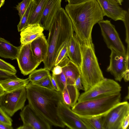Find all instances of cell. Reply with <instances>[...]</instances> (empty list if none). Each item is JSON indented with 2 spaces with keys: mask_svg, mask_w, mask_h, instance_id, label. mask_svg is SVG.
<instances>
[{
  "mask_svg": "<svg viewBox=\"0 0 129 129\" xmlns=\"http://www.w3.org/2000/svg\"><path fill=\"white\" fill-rule=\"evenodd\" d=\"M25 87L28 104L36 113L51 126L64 127L58 114L59 104L63 101L61 93L30 82Z\"/></svg>",
  "mask_w": 129,
  "mask_h": 129,
  "instance_id": "1",
  "label": "cell"
},
{
  "mask_svg": "<svg viewBox=\"0 0 129 129\" xmlns=\"http://www.w3.org/2000/svg\"><path fill=\"white\" fill-rule=\"evenodd\" d=\"M65 10L72 22L74 31L80 42L92 41L93 26L103 20V11L96 0L75 5H67Z\"/></svg>",
  "mask_w": 129,
  "mask_h": 129,
  "instance_id": "2",
  "label": "cell"
},
{
  "mask_svg": "<svg viewBox=\"0 0 129 129\" xmlns=\"http://www.w3.org/2000/svg\"><path fill=\"white\" fill-rule=\"evenodd\" d=\"M48 30V51L43 62L44 68L50 71L54 66L60 49L65 42L69 41L74 33L71 20L63 8H61L55 16Z\"/></svg>",
  "mask_w": 129,
  "mask_h": 129,
  "instance_id": "3",
  "label": "cell"
},
{
  "mask_svg": "<svg viewBox=\"0 0 129 129\" xmlns=\"http://www.w3.org/2000/svg\"><path fill=\"white\" fill-rule=\"evenodd\" d=\"M80 43L82 55L80 77L84 90L86 91L105 78L95 55L92 41Z\"/></svg>",
  "mask_w": 129,
  "mask_h": 129,
  "instance_id": "4",
  "label": "cell"
},
{
  "mask_svg": "<svg viewBox=\"0 0 129 129\" xmlns=\"http://www.w3.org/2000/svg\"><path fill=\"white\" fill-rule=\"evenodd\" d=\"M120 92L106 96L78 102L72 110L79 115L86 117L102 116L120 102Z\"/></svg>",
  "mask_w": 129,
  "mask_h": 129,
  "instance_id": "5",
  "label": "cell"
},
{
  "mask_svg": "<svg viewBox=\"0 0 129 129\" xmlns=\"http://www.w3.org/2000/svg\"><path fill=\"white\" fill-rule=\"evenodd\" d=\"M121 87L113 80L105 78L90 89L80 95L78 102L103 97L120 92Z\"/></svg>",
  "mask_w": 129,
  "mask_h": 129,
  "instance_id": "6",
  "label": "cell"
},
{
  "mask_svg": "<svg viewBox=\"0 0 129 129\" xmlns=\"http://www.w3.org/2000/svg\"><path fill=\"white\" fill-rule=\"evenodd\" d=\"M27 98L25 87L10 92H5L0 96V106L10 117L24 107Z\"/></svg>",
  "mask_w": 129,
  "mask_h": 129,
  "instance_id": "7",
  "label": "cell"
},
{
  "mask_svg": "<svg viewBox=\"0 0 129 129\" xmlns=\"http://www.w3.org/2000/svg\"><path fill=\"white\" fill-rule=\"evenodd\" d=\"M110 63L107 69L116 81H121L123 78L129 80V56H125L113 49H110Z\"/></svg>",
  "mask_w": 129,
  "mask_h": 129,
  "instance_id": "8",
  "label": "cell"
},
{
  "mask_svg": "<svg viewBox=\"0 0 129 129\" xmlns=\"http://www.w3.org/2000/svg\"><path fill=\"white\" fill-rule=\"evenodd\" d=\"M98 23L102 34L107 47L126 56L125 47L116 31L115 26L108 20L101 21Z\"/></svg>",
  "mask_w": 129,
  "mask_h": 129,
  "instance_id": "9",
  "label": "cell"
},
{
  "mask_svg": "<svg viewBox=\"0 0 129 129\" xmlns=\"http://www.w3.org/2000/svg\"><path fill=\"white\" fill-rule=\"evenodd\" d=\"M128 113V102H120L102 116L103 129H121L122 121Z\"/></svg>",
  "mask_w": 129,
  "mask_h": 129,
  "instance_id": "10",
  "label": "cell"
},
{
  "mask_svg": "<svg viewBox=\"0 0 129 129\" xmlns=\"http://www.w3.org/2000/svg\"><path fill=\"white\" fill-rule=\"evenodd\" d=\"M30 43L20 46L16 59L21 73L24 76L30 74L41 62L33 55Z\"/></svg>",
  "mask_w": 129,
  "mask_h": 129,
  "instance_id": "11",
  "label": "cell"
},
{
  "mask_svg": "<svg viewBox=\"0 0 129 129\" xmlns=\"http://www.w3.org/2000/svg\"><path fill=\"white\" fill-rule=\"evenodd\" d=\"M58 114L63 124L69 128L89 129L81 117L73 111L63 101L59 104Z\"/></svg>",
  "mask_w": 129,
  "mask_h": 129,
  "instance_id": "12",
  "label": "cell"
},
{
  "mask_svg": "<svg viewBox=\"0 0 129 129\" xmlns=\"http://www.w3.org/2000/svg\"><path fill=\"white\" fill-rule=\"evenodd\" d=\"M20 115L23 124L30 126L33 129H50L51 126L39 116L29 105L23 107Z\"/></svg>",
  "mask_w": 129,
  "mask_h": 129,
  "instance_id": "13",
  "label": "cell"
},
{
  "mask_svg": "<svg viewBox=\"0 0 129 129\" xmlns=\"http://www.w3.org/2000/svg\"><path fill=\"white\" fill-rule=\"evenodd\" d=\"M103 11L104 16L115 21H124L127 11L123 10L115 0H96Z\"/></svg>",
  "mask_w": 129,
  "mask_h": 129,
  "instance_id": "14",
  "label": "cell"
},
{
  "mask_svg": "<svg viewBox=\"0 0 129 129\" xmlns=\"http://www.w3.org/2000/svg\"><path fill=\"white\" fill-rule=\"evenodd\" d=\"M62 0H47L39 24L44 29L49 30L54 17L61 8Z\"/></svg>",
  "mask_w": 129,
  "mask_h": 129,
  "instance_id": "15",
  "label": "cell"
},
{
  "mask_svg": "<svg viewBox=\"0 0 129 129\" xmlns=\"http://www.w3.org/2000/svg\"><path fill=\"white\" fill-rule=\"evenodd\" d=\"M68 56L70 60L80 69L82 60L80 43L75 33L68 43Z\"/></svg>",
  "mask_w": 129,
  "mask_h": 129,
  "instance_id": "16",
  "label": "cell"
},
{
  "mask_svg": "<svg viewBox=\"0 0 129 129\" xmlns=\"http://www.w3.org/2000/svg\"><path fill=\"white\" fill-rule=\"evenodd\" d=\"M58 65L62 68V72L67 80V84L74 85L75 80L81 75L79 68L68 57L61 61Z\"/></svg>",
  "mask_w": 129,
  "mask_h": 129,
  "instance_id": "17",
  "label": "cell"
},
{
  "mask_svg": "<svg viewBox=\"0 0 129 129\" xmlns=\"http://www.w3.org/2000/svg\"><path fill=\"white\" fill-rule=\"evenodd\" d=\"M32 52L34 56L41 62L45 59L47 53L48 45L43 33L30 43Z\"/></svg>",
  "mask_w": 129,
  "mask_h": 129,
  "instance_id": "18",
  "label": "cell"
},
{
  "mask_svg": "<svg viewBox=\"0 0 129 129\" xmlns=\"http://www.w3.org/2000/svg\"><path fill=\"white\" fill-rule=\"evenodd\" d=\"M44 30L39 23L28 25L21 31V45L31 43L41 35Z\"/></svg>",
  "mask_w": 129,
  "mask_h": 129,
  "instance_id": "19",
  "label": "cell"
},
{
  "mask_svg": "<svg viewBox=\"0 0 129 129\" xmlns=\"http://www.w3.org/2000/svg\"><path fill=\"white\" fill-rule=\"evenodd\" d=\"M20 46L16 47L5 39L0 37V57L12 60L16 59Z\"/></svg>",
  "mask_w": 129,
  "mask_h": 129,
  "instance_id": "20",
  "label": "cell"
},
{
  "mask_svg": "<svg viewBox=\"0 0 129 129\" xmlns=\"http://www.w3.org/2000/svg\"><path fill=\"white\" fill-rule=\"evenodd\" d=\"M61 94L63 102L72 108L77 103L80 95L78 89L74 85L67 84Z\"/></svg>",
  "mask_w": 129,
  "mask_h": 129,
  "instance_id": "21",
  "label": "cell"
},
{
  "mask_svg": "<svg viewBox=\"0 0 129 129\" xmlns=\"http://www.w3.org/2000/svg\"><path fill=\"white\" fill-rule=\"evenodd\" d=\"M28 78L22 79L17 77L0 83V85L6 92H10L25 87L29 82Z\"/></svg>",
  "mask_w": 129,
  "mask_h": 129,
  "instance_id": "22",
  "label": "cell"
},
{
  "mask_svg": "<svg viewBox=\"0 0 129 129\" xmlns=\"http://www.w3.org/2000/svg\"><path fill=\"white\" fill-rule=\"evenodd\" d=\"M47 0H33L34 6L28 20V25L39 23Z\"/></svg>",
  "mask_w": 129,
  "mask_h": 129,
  "instance_id": "23",
  "label": "cell"
},
{
  "mask_svg": "<svg viewBox=\"0 0 129 129\" xmlns=\"http://www.w3.org/2000/svg\"><path fill=\"white\" fill-rule=\"evenodd\" d=\"M34 6L33 0H30L27 8L17 25L19 32H21L28 25V20Z\"/></svg>",
  "mask_w": 129,
  "mask_h": 129,
  "instance_id": "24",
  "label": "cell"
},
{
  "mask_svg": "<svg viewBox=\"0 0 129 129\" xmlns=\"http://www.w3.org/2000/svg\"><path fill=\"white\" fill-rule=\"evenodd\" d=\"M89 129H103L102 116L86 117L80 116Z\"/></svg>",
  "mask_w": 129,
  "mask_h": 129,
  "instance_id": "25",
  "label": "cell"
},
{
  "mask_svg": "<svg viewBox=\"0 0 129 129\" xmlns=\"http://www.w3.org/2000/svg\"><path fill=\"white\" fill-rule=\"evenodd\" d=\"M29 74L28 78L31 82L38 81L51 75L49 71L44 68L35 70Z\"/></svg>",
  "mask_w": 129,
  "mask_h": 129,
  "instance_id": "26",
  "label": "cell"
},
{
  "mask_svg": "<svg viewBox=\"0 0 129 129\" xmlns=\"http://www.w3.org/2000/svg\"><path fill=\"white\" fill-rule=\"evenodd\" d=\"M69 42H65L60 49L55 60L54 66L58 65L61 61L68 57V52Z\"/></svg>",
  "mask_w": 129,
  "mask_h": 129,
  "instance_id": "27",
  "label": "cell"
},
{
  "mask_svg": "<svg viewBox=\"0 0 129 129\" xmlns=\"http://www.w3.org/2000/svg\"><path fill=\"white\" fill-rule=\"evenodd\" d=\"M50 75L38 81L31 83L40 87L50 90H54L50 78Z\"/></svg>",
  "mask_w": 129,
  "mask_h": 129,
  "instance_id": "28",
  "label": "cell"
},
{
  "mask_svg": "<svg viewBox=\"0 0 129 129\" xmlns=\"http://www.w3.org/2000/svg\"><path fill=\"white\" fill-rule=\"evenodd\" d=\"M52 76L55 79L59 88V91L61 93L64 88L67 85V80L64 74L62 72L59 75H52Z\"/></svg>",
  "mask_w": 129,
  "mask_h": 129,
  "instance_id": "29",
  "label": "cell"
},
{
  "mask_svg": "<svg viewBox=\"0 0 129 129\" xmlns=\"http://www.w3.org/2000/svg\"><path fill=\"white\" fill-rule=\"evenodd\" d=\"M29 1L30 0H23L16 6V8L18 11L20 19L21 18L25 12Z\"/></svg>",
  "mask_w": 129,
  "mask_h": 129,
  "instance_id": "30",
  "label": "cell"
},
{
  "mask_svg": "<svg viewBox=\"0 0 129 129\" xmlns=\"http://www.w3.org/2000/svg\"><path fill=\"white\" fill-rule=\"evenodd\" d=\"M0 69L16 74L17 72L14 66L0 59Z\"/></svg>",
  "mask_w": 129,
  "mask_h": 129,
  "instance_id": "31",
  "label": "cell"
},
{
  "mask_svg": "<svg viewBox=\"0 0 129 129\" xmlns=\"http://www.w3.org/2000/svg\"><path fill=\"white\" fill-rule=\"evenodd\" d=\"M0 106V122L12 126L13 120Z\"/></svg>",
  "mask_w": 129,
  "mask_h": 129,
  "instance_id": "32",
  "label": "cell"
},
{
  "mask_svg": "<svg viewBox=\"0 0 129 129\" xmlns=\"http://www.w3.org/2000/svg\"><path fill=\"white\" fill-rule=\"evenodd\" d=\"M17 77L16 74L0 69V83Z\"/></svg>",
  "mask_w": 129,
  "mask_h": 129,
  "instance_id": "33",
  "label": "cell"
},
{
  "mask_svg": "<svg viewBox=\"0 0 129 129\" xmlns=\"http://www.w3.org/2000/svg\"><path fill=\"white\" fill-rule=\"evenodd\" d=\"M129 9L128 11H127L125 14V19L124 21H123L126 29V41L128 44V45L129 39H128V30H129Z\"/></svg>",
  "mask_w": 129,
  "mask_h": 129,
  "instance_id": "34",
  "label": "cell"
},
{
  "mask_svg": "<svg viewBox=\"0 0 129 129\" xmlns=\"http://www.w3.org/2000/svg\"><path fill=\"white\" fill-rule=\"evenodd\" d=\"M129 123V113L123 118L121 124V129H126L128 127Z\"/></svg>",
  "mask_w": 129,
  "mask_h": 129,
  "instance_id": "35",
  "label": "cell"
},
{
  "mask_svg": "<svg viewBox=\"0 0 129 129\" xmlns=\"http://www.w3.org/2000/svg\"><path fill=\"white\" fill-rule=\"evenodd\" d=\"M52 75H58L60 74L62 72V67L59 65L54 66L51 70Z\"/></svg>",
  "mask_w": 129,
  "mask_h": 129,
  "instance_id": "36",
  "label": "cell"
},
{
  "mask_svg": "<svg viewBox=\"0 0 129 129\" xmlns=\"http://www.w3.org/2000/svg\"><path fill=\"white\" fill-rule=\"evenodd\" d=\"M74 85L78 90H84V88L83 86H82L80 75L75 80Z\"/></svg>",
  "mask_w": 129,
  "mask_h": 129,
  "instance_id": "37",
  "label": "cell"
},
{
  "mask_svg": "<svg viewBox=\"0 0 129 129\" xmlns=\"http://www.w3.org/2000/svg\"><path fill=\"white\" fill-rule=\"evenodd\" d=\"M88 0H66L65 1L68 2L69 4L75 5L80 4Z\"/></svg>",
  "mask_w": 129,
  "mask_h": 129,
  "instance_id": "38",
  "label": "cell"
},
{
  "mask_svg": "<svg viewBox=\"0 0 129 129\" xmlns=\"http://www.w3.org/2000/svg\"><path fill=\"white\" fill-rule=\"evenodd\" d=\"M50 77L54 90L57 91H59L58 85L54 78L51 75L50 76Z\"/></svg>",
  "mask_w": 129,
  "mask_h": 129,
  "instance_id": "39",
  "label": "cell"
},
{
  "mask_svg": "<svg viewBox=\"0 0 129 129\" xmlns=\"http://www.w3.org/2000/svg\"><path fill=\"white\" fill-rule=\"evenodd\" d=\"M12 126L0 122V129H13Z\"/></svg>",
  "mask_w": 129,
  "mask_h": 129,
  "instance_id": "40",
  "label": "cell"
},
{
  "mask_svg": "<svg viewBox=\"0 0 129 129\" xmlns=\"http://www.w3.org/2000/svg\"><path fill=\"white\" fill-rule=\"evenodd\" d=\"M17 129H33L30 126L23 124L22 126H21L18 127Z\"/></svg>",
  "mask_w": 129,
  "mask_h": 129,
  "instance_id": "41",
  "label": "cell"
},
{
  "mask_svg": "<svg viewBox=\"0 0 129 129\" xmlns=\"http://www.w3.org/2000/svg\"><path fill=\"white\" fill-rule=\"evenodd\" d=\"M5 92L2 87L0 85V96L4 94Z\"/></svg>",
  "mask_w": 129,
  "mask_h": 129,
  "instance_id": "42",
  "label": "cell"
},
{
  "mask_svg": "<svg viewBox=\"0 0 129 129\" xmlns=\"http://www.w3.org/2000/svg\"><path fill=\"white\" fill-rule=\"evenodd\" d=\"M5 0H0V8L4 4Z\"/></svg>",
  "mask_w": 129,
  "mask_h": 129,
  "instance_id": "43",
  "label": "cell"
},
{
  "mask_svg": "<svg viewBox=\"0 0 129 129\" xmlns=\"http://www.w3.org/2000/svg\"><path fill=\"white\" fill-rule=\"evenodd\" d=\"M116 0L119 4V5H122V3L123 2V0Z\"/></svg>",
  "mask_w": 129,
  "mask_h": 129,
  "instance_id": "44",
  "label": "cell"
}]
</instances>
